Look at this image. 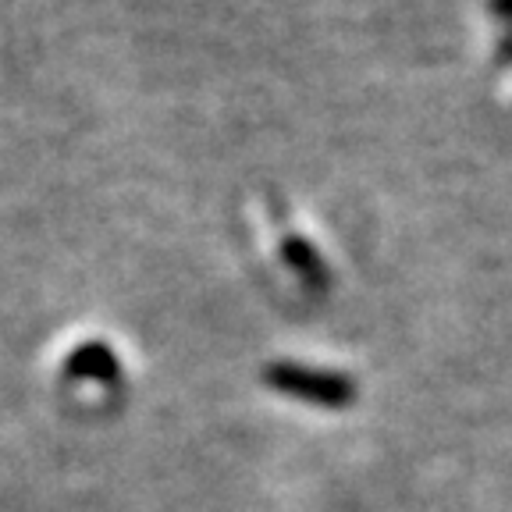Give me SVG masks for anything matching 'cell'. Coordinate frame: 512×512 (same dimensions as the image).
I'll return each mask as SVG.
<instances>
[{
    "mask_svg": "<svg viewBox=\"0 0 512 512\" xmlns=\"http://www.w3.org/2000/svg\"><path fill=\"white\" fill-rule=\"evenodd\" d=\"M264 381L278 392L296 395L303 402H313V406H331L342 409L356 399V384L342 374H328V370H310L299 367V363H271L264 370Z\"/></svg>",
    "mask_w": 512,
    "mask_h": 512,
    "instance_id": "obj_1",
    "label": "cell"
},
{
    "mask_svg": "<svg viewBox=\"0 0 512 512\" xmlns=\"http://www.w3.org/2000/svg\"><path fill=\"white\" fill-rule=\"evenodd\" d=\"M68 374L72 377H89V381L114 384L121 374V363L107 345H82L79 352L68 356Z\"/></svg>",
    "mask_w": 512,
    "mask_h": 512,
    "instance_id": "obj_2",
    "label": "cell"
}]
</instances>
